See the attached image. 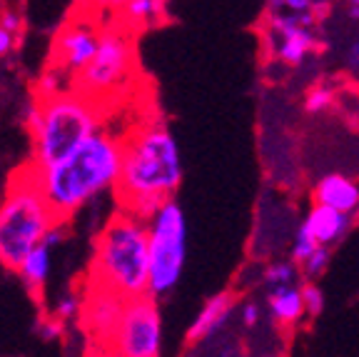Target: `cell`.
<instances>
[{
  "label": "cell",
  "mask_w": 359,
  "mask_h": 357,
  "mask_svg": "<svg viewBox=\"0 0 359 357\" xmlns=\"http://www.w3.org/2000/svg\"><path fill=\"white\" fill-rule=\"evenodd\" d=\"M123 162V138L95 130L75 143L65 155L43 168H30L35 185L43 193L57 220L73 218L88 202L115 188Z\"/></svg>",
  "instance_id": "cell-1"
},
{
  "label": "cell",
  "mask_w": 359,
  "mask_h": 357,
  "mask_svg": "<svg viewBox=\"0 0 359 357\" xmlns=\"http://www.w3.org/2000/svg\"><path fill=\"white\" fill-rule=\"evenodd\" d=\"M180 185L182 157L165 120H145L123 138V162L112 190L125 210L147 220L163 202L172 200Z\"/></svg>",
  "instance_id": "cell-2"
},
{
  "label": "cell",
  "mask_w": 359,
  "mask_h": 357,
  "mask_svg": "<svg viewBox=\"0 0 359 357\" xmlns=\"http://www.w3.org/2000/svg\"><path fill=\"white\" fill-rule=\"evenodd\" d=\"M147 283H150L147 220L120 207L97 235L90 263V285H100L130 300L147 295Z\"/></svg>",
  "instance_id": "cell-3"
},
{
  "label": "cell",
  "mask_w": 359,
  "mask_h": 357,
  "mask_svg": "<svg viewBox=\"0 0 359 357\" xmlns=\"http://www.w3.org/2000/svg\"><path fill=\"white\" fill-rule=\"evenodd\" d=\"M25 123L33 135V168H43L90 133L100 130L102 112L97 103L70 88L40 95L38 103L28 108Z\"/></svg>",
  "instance_id": "cell-4"
},
{
  "label": "cell",
  "mask_w": 359,
  "mask_h": 357,
  "mask_svg": "<svg viewBox=\"0 0 359 357\" xmlns=\"http://www.w3.org/2000/svg\"><path fill=\"white\" fill-rule=\"evenodd\" d=\"M53 223H57L55 212L45 202L28 170L22 180L8 188L0 205V265L18 273L22 257L43 240Z\"/></svg>",
  "instance_id": "cell-5"
},
{
  "label": "cell",
  "mask_w": 359,
  "mask_h": 357,
  "mask_svg": "<svg viewBox=\"0 0 359 357\" xmlns=\"http://www.w3.org/2000/svg\"><path fill=\"white\" fill-rule=\"evenodd\" d=\"M135 65H137L135 33L115 22V25H107L100 30L95 53L73 75L70 88L102 105L107 98L123 93L125 85H130L135 75Z\"/></svg>",
  "instance_id": "cell-6"
},
{
  "label": "cell",
  "mask_w": 359,
  "mask_h": 357,
  "mask_svg": "<svg viewBox=\"0 0 359 357\" xmlns=\"http://www.w3.org/2000/svg\"><path fill=\"white\" fill-rule=\"evenodd\" d=\"M147 242H150L147 295L160 300L177 287L187 260V218L180 202H163L147 218Z\"/></svg>",
  "instance_id": "cell-7"
},
{
  "label": "cell",
  "mask_w": 359,
  "mask_h": 357,
  "mask_svg": "<svg viewBox=\"0 0 359 357\" xmlns=\"http://www.w3.org/2000/svg\"><path fill=\"white\" fill-rule=\"evenodd\" d=\"M107 352L123 357H157L163 352V320L155 297L137 295L125 300Z\"/></svg>",
  "instance_id": "cell-8"
},
{
  "label": "cell",
  "mask_w": 359,
  "mask_h": 357,
  "mask_svg": "<svg viewBox=\"0 0 359 357\" xmlns=\"http://www.w3.org/2000/svg\"><path fill=\"white\" fill-rule=\"evenodd\" d=\"M267 43L272 45L277 60L287 65H299L314 51H320V40L312 33V25H304L287 11H267Z\"/></svg>",
  "instance_id": "cell-9"
},
{
  "label": "cell",
  "mask_w": 359,
  "mask_h": 357,
  "mask_svg": "<svg viewBox=\"0 0 359 357\" xmlns=\"http://www.w3.org/2000/svg\"><path fill=\"white\" fill-rule=\"evenodd\" d=\"M125 297L118 292L100 287V285H88V292L83 297V325L85 332L93 337L95 345H102V352H107L110 340L115 335L120 323V315H123Z\"/></svg>",
  "instance_id": "cell-10"
},
{
  "label": "cell",
  "mask_w": 359,
  "mask_h": 357,
  "mask_svg": "<svg viewBox=\"0 0 359 357\" xmlns=\"http://www.w3.org/2000/svg\"><path fill=\"white\" fill-rule=\"evenodd\" d=\"M100 30L93 28L90 22L75 20L57 33L55 45H53V63L50 65L60 67L62 73L73 78L80 67L90 60V56L95 53Z\"/></svg>",
  "instance_id": "cell-11"
},
{
  "label": "cell",
  "mask_w": 359,
  "mask_h": 357,
  "mask_svg": "<svg viewBox=\"0 0 359 357\" xmlns=\"http://www.w3.org/2000/svg\"><path fill=\"white\" fill-rule=\"evenodd\" d=\"M237 300L230 290L217 292L205 305L200 307V313L195 315L192 325L187 327V345H202V342L212 340L224 330V325L230 323V315L235 310Z\"/></svg>",
  "instance_id": "cell-12"
},
{
  "label": "cell",
  "mask_w": 359,
  "mask_h": 357,
  "mask_svg": "<svg viewBox=\"0 0 359 357\" xmlns=\"http://www.w3.org/2000/svg\"><path fill=\"white\" fill-rule=\"evenodd\" d=\"M312 200L317 205L334 207L347 215H357L359 212V183L349 175L342 173H327L322 175L312 188Z\"/></svg>",
  "instance_id": "cell-13"
},
{
  "label": "cell",
  "mask_w": 359,
  "mask_h": 357,
  "mask_svg": "<svg viewBox=\"0 0 359 357\" xmlns=\"http://www.w3.org/2000/svg\"><path fill=\"white\" fill-rule=\"evenodd\" d=\"M302 228L312 235L314 242H320V245H334V242H339L344 235L349 233V228H352V215L314 202L307 215H304Z\"/></svg>",
  "instance_id": "cell-14"
},
{
  "label": "cell",
  "mask_w": 359,
  "mask_h": 357,
  "mask_svg": "<svg viewBox=\"0 0 359 357\" xmlns=\"http://www.w3.org/2000/svg\"><path fill=\"white\" fill-rule=\"evenodd\" d=\"M267 310H269V318L275 320L280 327H294V325L302 323L307 315H304L299 283L267 290Z\"/></svg>",
  "instance_id": "cell-15"
},
{
  "label": "cell",
  "mask_w": 359,
  "mask_h": 357,
  "mask_svg": "<svg viewBox=\"0 0 359 357\" xmlns=\"http://www.w3.org/2000/svg\"><path fill=\"white\" fill-rule=\"evenodd\" d=\"M120 25L128 30H145L168 18V0H125L120 11L115 13Z\"/></svg>",
  "instance_id": "cell-16"
},
{
  "label": "cell",
  "mask_w": 359,
  "mask_h": 357,
  "mask_svg": "<svg viewBox=\"0 0 359 357\" xmlns=\"http://www.w3.org/2000/svg\"><path fill=\"white\" fill-rule=\"evenodd\" d=\"M50 265H53V247H48L43 240H40L28 255L22 257L18 273H20V278L25 280V285H28L30 290L40 292L45 287V283H48Z\"/></svg>",
  "instance_id": "cell-17"
},
{
  "label": "cell",
  "mask_w": 359,
  "mask_h": 357,
  "mask_svg": "<svg viewBox=\"0 0 359 357\" xmlns=\"http://www.w3.org/2000/svg\"><path fill=\"white\" fill-rule=\"evenodd\" d=\"M302 280L299 268L294 260H277V263L267 265L262 273V283L267 290H275V287H285V285H297Z\"/></svg>",
  "instance_id": "cell-18"
},
{
  "label": "cell",
  "mask_w": 359,
  "mask_h": 357,
  "mask_svg": "<svg viewBox=\"0 0 359 357\" xmlns=\"http://www.w3.org/2000/svg\"><path fill=\"white\" fill-rule=\"evenodd\" d=\"M334 100H337L334 88L327 83H320V85H314V88H309L307 95H304V110H307L309 115H320V112L330 110V108L334 105Z\"/></svg>",
  "instance_id": "cell-19"
},
{
  "label": "cell",
  "mask_w": 359,
  "mask_h": 357,
  "mask_svg": "<svg viewBox=\"0 0 359 357\" xmlns=\"http://www.w3.org/2000/svg\"><path fill=\"white\" fill-rule=\"evenodd\" d=\"M327 265H330V245H317L302 263H297V268L304 280H317L327 270Z\"/></svg>",
  "instance_id": "cell-20"
},
{
  "label": "cell",
  "mask_w": 359,
  "mask_h": 357,
  "mask_svg": "<svg viewBox=\"0 0 359 357\" xmlns=\"http://www.w3.org/2000/svg\"><path fill=\"white\" fill-rule=\"evenodd\" d=\"M299 292H302V305H304V315L307 318H317L325 310V292L314 280H304L299 285Z\"/></svg>",
  "instance_id": "cell-21"
},
{
  "label": "cell",
  "mask_w": 359,
  "mask_h": 357,
  "mask_svg": "<svg viewBox=\"0 0 359 357\" xmlns=\"http://www.w3.org/2000/svg\"><path fill=\"white\" fill-rule=\"evenodd\" d=\"M80 313H83V297L73 295V292H67V295H62L60 300H57L55 310H53V315L55 318H60L62 323H70V320H78Z\"/></svg>",
  "instance_id": "cell-22"
},
{
  "label": "cell",
  "mask_w": 359,
  "mask_h": 357,
  "mask_svg": "<svg viewBox=\"0 0 359 357\" xmlns=\"http://www.w3.org/2000/svg\"><path fill=\"white\" fill-rule=\"evenodd\" d=\"M320 245V242H314V238L307 233V230L299 225L297 233H294V238H292V247H290V257L294 260V263H302L304 257L309 255V252L314 250V247Z\"/></svg>",
  "instance_id": "cell-23"
},
{
  "label": "cell",
  "mask_w": 359,
  "mask_h": 357,
  "mask_svg": "<svg viewBox=\"0 0 359 357\" xmlns=\"http://www.w3.org/2000/svg\"><path fill=\"white\" fill-rule=\"evenodd\" d=\"M62 330H65V323L53 315L50 320H45V323H43V327H40V335H43V340L55 342V340H60V337H62Z\"/></svg>",
  "instance_id": "cell-24"
},
{
  "label": "cell",
  "mask_w": 359,
  "mask_h": 357,
  "mask_svg": "<svg viewBox=\"0 0 359 357\" xmlns=\"http://www.w3.org/2000/svg\"><path fill=\"white\" fill-rule=\"evenodd\" d=\"M83 3L88 11L97 13V15H107V13H118L125 0H83Z\"/></svg>",
  "instance_id": "cell-25"
},
{
  "label": "cell",
  "mask_w": 359,
  "mask_h": 357,
  "mask_svg": "<svg viewBox=\"0 0 359 357\" xmlns=\"http://www.w3.org/2000/svg\"><path fill=\"white\" fill-rule=\"evenodd\" d=\"M259 318H262V307H259L257 302H245V305H242V325H245L247 330L257 327Z\"/></svg>",
  "instance_id": "cell-26"
},
{
  "label": "cell",
  "mask_w": 359,
  "mask_h": 357,
  "mask_svg": "<svg viewBox=\"0 0 359 357\" xmlns=\"http://www.w3.org/2000/svg\"><path fill=\"white\" fill-rule=\"evenodd\" d=\"M0 25L15 35L18 30H20V15H18V13H13V11H6L3 15H0Z\"/></svg>",
  "instance_id": "cell-27"
},
{
  "label": "cell",
  "mask_w": 359,
  "mask_h": 357,
  "mask_svg": "<svg viewBox=\"0 0 359 357\" xmlns=\"http://www.w3.org/2000/svg\"><path fill=\"white\" fill-rule=\"evenodd\" d=\"M13 45H15V35L0 25V58L8 56V53L13 51Z\"/></svg>",
  "instance_id": "cell-28"
},
{
  "label": "cell",
  "mask_w": 359,
  "mask_h": 357,
  "mask_svg": "<svg viewBox=\"0 0 359 357\" xmlns=\"http://www.w3.org/2000/svg\"><path fill=\"white\" fill-rule=\"evenodd\" d=\"M347 65L352 67V70H359V40H354L347 48Z\"/></svg>",
  "instance_id": "cell-29"
},
{
  "label": "cell",
  "mask_w": 359,
  "mask_h": 357,
  "mask_svg": "<svg viewBox=\"0 0 359 357\" xmlns=\"http://www.w3.org/2000/svg\"><path fill=\"white\" fill-rule=\"evenodd\" d=\"M347 13L349 18H357L359 20V0H347Z\"/></svg>",
  "instance_id": "cell-30"
},
{
  "label": "cell",
  "mask_w": 359,
  "mask_h": 357,
  "mask_svg": "<svg viewBox=\"0 0 359 357\" xmlns=\"http://www.w3.org/2000/svg\"><path fill=\"white\" fill-rule=\"evenodd\" d=\"M282 6H285V0H267V11H282Z\"/></svg>",
  "instance_id": "cell-31"
}]
</instances>
